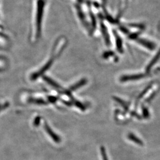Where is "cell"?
Returning <instances> with one entry per match:
<instances>
[{"label":"cell","mask_w":160,"mask_h":160,"mask_svg":"<svg viewBox=\"0 0 160 160\" xmlns=\"http://www.w3.org/2000/svg\"><path fill=\"white\" fill-rule=\"evenodd\" d=\"M45 2L43 0H38L37 2V10L36 13V37H40L41 32V24L43 16V8Z\"/></svg>","instance_id":"cell-1"},{"label":"cell","mask_w":160,"mask_h":160,"mask_svg":"<svg viewBox=\"0 0 160 160\" xmlns=\"http://www.w3.org/2000/svg\"><path fill=\"white\" fill-rule=\"evenodd\" d=\"M54 61V58H51L50 59V60L47 62V63L40 69L39 71H38V72H35L31 76V79L32 80H36L39 77L41 76L46 71H48L49 69L51 68V67L52 65V63Z\"/></svg>","instance_id":"cell-2"},{"label":"cell","mask_w":160,"mask_h":160,"mask_svg":"<svg viewBox=\"0 0 160 160\" xmlns=\"http://www.w3.org/2000/svg\"><path fill=\"white\" fill-rule=\"evenodd\" d=\"M146 77V75L143 74H139L127 75H123L120 77L121 82H126L129 81H136V80H141Z\"/></svg>","instance_id":"cell-3"},{"label":"cell","mask_w":160,"mask_h":160,"mask_svg":"<svg viewBox=\"0 0 160 160\" xmlns=\"http://www.w3.org/2000/svg\"><path fill=\"white\" fill-rule=\"evenodd\" d=\"M44 128L45 129L46 132L48 133V134L50 136V137L55 142H56V143L61 142V139L60 137L52 130L51 128L49 127V126L46 123H45V125H44Z\"/></svg>","instance_id":"cell-4"},{"label":"cell","mask_w":160,"mask_h":160,"mask_svg":"<svg viewBox=\"0 0 160 160\" xmlns=\"http://www.w3.org/2000/svg\"><path fill=\"white\" fill-rule=\"evenodd\" d=\"M160 49L158 52L157 53L154 58L151 61V62L149 63L148 66L146 68V71L147 72L150 71V70L152 68V67L154 65L155 63L158 62V61L160 59Z\"/></svg>","instance_id":"cell-5"},{"label":"cell","mask_w":160,"mask_h":160,"mask_svg":"<svg viewBox=\"0 0 160 160\" xmlns=\"http://www.w3.org/2000/svg\"><path fill=\"white\" fill-rule=\"evenodd\" d=\"M138 42L141 44L142 45H143V46L146 47L147 48H148L149 49L152 51L154 50L155 48V44H154L153 43L148 41V40H144V39H139L138 40Z\"/></svg>","instance_id":"cell-6"},{"label":"cell","mask_w":160,"mask_h":160,"mask_svg":"<svg viewBox=\"0 0 160 160\" xmlns=\"http://www.w3.org/2000/svg\"><path fill=\"white\" fill-rule=\"evenodd\" d=\"M87 80H86V79H82V80H80L79 82H78L77 83H76L75 84L71 86L70 87L69 91L71 92H73V91H75V90L78 89L81 87L84 86L86 83H87Z\"/></svg>","instance_id":"cell-7"},{"label":"cell","mask_w":160,"mask_h":160,"mask_svg":"<svg viewBox=\"0 0 160 160\" xmlns=\"http://www.w3.org/2000/svg\"><path fill=\"white\" fill-rule=\"evenodd\" d=\"M128 138L129 139H130L132 142L137 143V144L139 145H141V146H142V145H143V142H142L139 138H138L137 137H136L134 134H133V133H130L128 134Z\"/></svg>","instance_id":"cell-8"},{"label":"cell","mask_w":160,"mask_h":160,"mask_svg":"<svg viewBox=\"0 0 160 160\" xmlns=\"http://www.w3.org/2000/svg\"><path fill=\"white\" fill-rule=\"evenodd\" d=\"M102 33H103V37L104 38L105 42H106L107 45L109 46L110 43V38H109V34H108L106 28L105 27V26L104 24L102 25Z\"/></svg>","instance_id":"cell-9"},{"label":"cell","mask_w":160,"mask_h":160,"mask_svg":"<svg viewBox=\"0 0 160 160\" xmlns=\"http://www.w3.org/2000/svg\"><path fill=\"white\" fill-rule=\"evenodd\" d=\"M43 80L46 81L47 83H48L49 84H50L51 86L53 87L54 88H57V89H61V87L59 86L58 83H57L55 81H54L53 80H52L51 78L47 77V76H44L43 77Z\"/></svg>","instance_id":"cell-10"},{"label":"cell","mask_w":160,"mask_h":160,"mask_svg":"<svg viewBox=\"0 0 160 160\" xmlns=\"http://www.w3.org/2000/svg\"><path fill=\"white\" fill-rule=\"evenodd\" d=\"M115 38H116V48L118 51L119 52H123V47H122V41L120 37L118 36L117 33H115Z\"/></svg>","instance_id":"cell-11"},{"label":"cell","mask_w":160,"mask_h":160,"mask_svg":"<svg viewBox=\"0 0 160 160\" xmlns=\"http://www.w3.org/2000/svg\"><path fill=\"white\" fill-rule=\"evenodd\" d=\"M29 101L30 103H35V104H47L46 102L44 101L42 98H30Z\"/></svg>","instance_id":"cell-12"},{"label":"cell","mask_w":160,"mask_h":160,"mask_svg":"<svg viewBox=\"0 0 160 160\" xmlns=\"http://www.w3.org/2000/svg\"><path fill=\"white\" fill-rule=\"evenodd\" d=\"M113 98H114V100H116L118 103H119V104H120V105H121L124 109H125L126 110H128V104H127V103H125L124 101H123L122 99H120L119 98H118V97H113Z\"/></svg>","instance_id":"cell-13"},{"label":"cell","mask_w":160,"mask_h":160,"mask_svg":"<svg viewBox=\"0 0 160 160\" xmlns=\"http://www.w3.org/2000/svg\"><path fill=\"white\" fill-rule=\"evenodd\" d=\"M151 84H150V85H149L148 87H146V88L143 90V92H142V93L138 96V100H140L142 97H143V96H145L146 94H147V92H148L149 90H150V88H151Z\"/></svg>","instance_id":"cell-14"},{"label":"cell","mask_w":160,"mask_h":160,"mask_svg":"<svg viewBox=\"0 0 160 160\" xmlns=\"http://www.w3.org/2000/svg\"><path fill=\"white\" fill-rule=\"evenodd\" d=\"M100 151H101V154H102V157H103V160H108V158L107 154H106V151L104 148V147H102L100 148Z\"/></svg>","instance_id":"cell-15"},{"label":"cell","mask_w":160,"mask_h":160,"mask_svg":"<svg viewBox=\"0 0 160 160\" xmlns=\"http://www.w3.org/2000/svg\"><path fill=\"white\" fill-rule=\"evenodd\" d=\"M74 104L75 105L77 108H78L79 109L82 110H84L86 109L85 106H84L82 103H80V102H78V101H75Z\"/></svg>","instance_id":"cell-16"},{"label":"cell","mask_w":160,"mask_h":160,"mask_svg":"<svg viewBox=\"0 0 160 160\" xmlns=\"http://www.w3.org/2000/svg\"><path fill=\"white\" fill-rule=\"evenodd\" d=\"M40 119H41V118H40V117H39V116H38V117H36V118H35L34 123H33L34 126H39V125L40 124Z\"/></svg>","instance_id":"cell-17"},{"label":"cell","mask_w":160,"mask_h":160,"mask_svg":"<svg viewBox=\"0 0 160 160\" xmlns=\"http://www.w3.org/2000/svg\"><path fill=\"white\" fill-rule=\"evenodd\" d=\"M114 55L113 52L112 51H109L106 52L104 55H103V57L104 58H108L109 57H111V56H113Z\"/></svg>","instance_id":"cell-18"},{"label":"cell","mask_w":160,"mask_h":160,"mask_svg":"<svg viewBox=\"0 0 160 160\" xmlns=\"http://www.w3.org/2000/svg\"><path fill=\"white\" fill-rule=\"evenodd\" d=\"M57 100V97H54V96H49L48 97L49 102L52 103H55Z\"/></svg>","instance_id":"cell-19"},{"label":"cell","mask_w":160,"mask_h":160,"mask_svg":"<svg viewBox=\"0 0 160 160\" xmlns=\"http://www.w3.org/2000/svg\"><path fill=\"white\" fill-rule=\"evenodd\" d=\"M143 116L145 117H148L149 116V112H148V110L147 109H143Z\"/></svg>","instance_id":"cell-20"}]
</instances>
